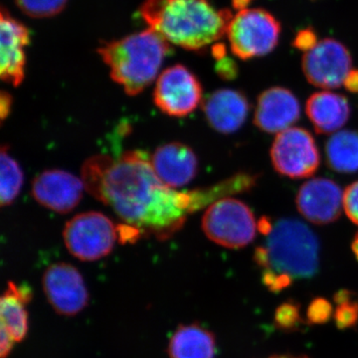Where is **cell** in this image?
I'll return each mask as SVG.
<instances>
[{
	"label": "cell",
	"instance_id": "cell-1",
	"mask_svg": "<svg viewBox=\"0 0 358 358\" xmlns=\"http://www.w3.org/2000/svg\"><path fill=\"white\" fill-rule=\"evenodd\" d=\"M85 189L117 216L159 240L169 239L185 225L193 212L214 203L208 188L179 192L159 180L150 157L128 150L117 159L107 155L90 157L82 166Z\"/></svg>",
	"mask_w": 358,
	"mask_h": 358
},
{
	"label": "cell",
	"instance_id": "cell-2",
	"mask_svg": "<svg viewBox=\"0 0 358 358\" xmlns=\"http://www.w3.org/2000/svg\"><path fill=\"white\" fill-rule=\"evenodd\" d=\"M141 17L169 44L201 50L225 36L233 14L211 0H145Z\"/></svg>",
	"mask_w": 358,
	"mask_h": 358
},
{
	"label": "cell",
	"instance_id": "cell-3",
	"mask_svg": "<svg viewBox=\"0 0 358 358\" xmlns=\"http://www.w3.org/2000/svg\"><path fill=\"white\" fill-rule=\"evenodd\" d=\"M99 54L110 68L115 83L127 95L136 96L148 88L159 74L160 66L169 52V43L152 28L108 42Z\"/></svg>",
	"mask_w": 358,
	"mask_h": 358
},
{
	"label": "cell",
	"instance_id": "cell-4",
	"mask_svg": "<svg viewBox=\"0 0 358 358\" xmlns=\"http://www.w3.org/2000/svg\"><path fill=\"white\" fill-rule=\"evenodd\" d=\"M265 247L268 257L266 270L289 275L293 280L310 278L317 272L319 239L298 219L282 218L278 221Z\"/></svg>",
	"mask_w": 358,
	"mask_h": 358
},
{
	"label": "cell",
	"instance_id": "cell-5",
	"mask_svg": "<svg viewBox=\"0 0 358 358\" xmlns=\"http://www.w3.org/2000/svg\"><path fill=\"white\" fill-rule=\"evenodd\" d=\"M281 32V23L272 13L248 7L233 15L226 36L231 52L242 60H250L274 50Z\"/></svg>",
	"mask_w": 358,
	"mask_h": 358
},
{
	"label": "cell",
	"instance_id": "cell-6",
	"mask_svg": "<svg viewBox=\"0 0 358 358\" xmlns=\"http://www.w3.org/2000/svg\"><path fill=\"white\" fill-rule=\"evenodd\" d=\"M201 226L209 240L229 249L244 248L255 239L258 231L248 205L231 197L209 205L202 217Z\"/></svg>",
	"mask_w": 358,
	"mask_h": 358
},
{
	"label": "cell",
	"instance_id": "cell-7",
	"mask_svg": "<svg viewBox=\"0 0 358 358\" xmlns=\"http://www.w3.org/2000/svg\"><path fill=\"white\" fill-rule=\"evenodd\" d=\"M119 229L101 212L78 214L66 223L63 239L75 258L94 262L109 255L114 249Z\"/></svg>",
	"mask_w": 358,
	"mask_h": 358
},
{
	"label": "cell",
	"instance_id": "cell-8",
	"mask_svg": "<svg viewBox=\"0 0 358 358\" xmlns=\"http://www.w3.org/2000/svg\"><path fill=\"white\" fill-rule=\"evenodd\" d=\"M271 160L275 171L282 176L308 178L319 169L320 150L310 131L292 127L275 136L271 148Z\"/></svg>",
	"mask_w": 358,
	"mask_h": 358
},
{
	"label": "cell",
	"instance_id": "cell-9",
	"mask_svg": "<svg viewBox=\"0 0 358 358\" xmlns=\"http://www.w3.org/2000/svg\"><path fill=\"white\" fill-rule=\"evenodd\" d=\"M301 67L306 79L313 86L339 88L352 70V54L338 40L322 39L313 49L303 53Z\"/></svg>",
	"mask_w": 358,
	"mask_h": 358
},
{
	"label": "cell",
	"instance_id": "cell-10",
	"mask_svg": "<svg viewBox=\"0 0 358 358\" xmlns=\"http://www.w3.org/2000/svg\"><path fill=\"white\" fill-rule=\"evenodd\" d=\"M201 100V84L185 66H171L157 78L154 101L164 114L185 117L196 110Z\"/></svg>",
	"mask_w": 358,
	"mask_h": 358
},
{
	"label": "cell",
	"instance_id": "cell-11",
	"mask_svg": "<svg viewBox=\"0 0 358 358\" xmlns=\"http://www.w3.org/2000/svg\"><path fill=\"white\" fill-rule=\"evenodd\" d=\"M42 285L48 303L59 315L73 317L88 305L89 293L83 277L70 264L49 266L42 278Z\"/></svg>",
	"mask_w": 358,
	"mask_h": 358
},
{
	"label": "cell",
	"instance_id": "cell-12",
	"mask_svg": "<svg viewBox=\"0 0 358 358\" xmlns=\"http://www.w3.org/2000/svg\"><path fill=\"white\" fill-rule=\"evenodd\" d=\"M296 205L301 215L310 223L327 225L341 217L343 192L331 179H310L296 193Z\"/></svg>",
	"mask_w": 358,
	"mask_h": 358
},
{
	"label": "cell",
	"instance_id": "cell-13",
	"mask_svg": "<svg viewBox=\"0 0 358 358\" xmlns=\"http://www.w3.org/2000/svg\"><path fill=\"white\" fill-rule=\"evenodd\" d=\"M81 178L62 169H47L32 183V195L42 206L65 214L76 208L83 197Z\"/></svg>",
	"mask_w": 358,
	"mask_h": 358
},
{
	"label": "cell",
	"instance_id": "cell-14",
	"mask_svg": "<svg viewBox=\"0 0 358 358\" xmlns=\"http://www.w3.org/2000/svg\"><path fill=\"white\" fill-rule=\"evenodd\" d=\"M301 106L289 89L272 87L262 92L257 100L254 124L268 134L281 133L299 121Z\"/></svg>",
	"mask_w": 358,
	"mask_h": 358
},
{
	"label": "cell",
	"instance_id": "cell-15",
	"mask_svg": "<svg viewBox=\"0 0 358 358\" xmlns=\"http://www.w3.org/2000/svg\"><path fill=\"white\" fill-rule=\"evenodd\" d=\"M1 33V60L0 77L2 81L18 86L25 76L26 45L29 43V31L24 24L1 9L0 14Z\"/></svg>",
	"mask_w": 358,
	"mask_h": 358
},
{
	"label": "cell",
	"instance_id": "cell-16",
	"mask_svg": "<svg viewBox=\"0 0 358 358\" xmlns=\"http://www.w3.org/2000/svg\"><path fill=\"white\" fill-rule=\"evenodd\" d=\"M150 164L159 180L173 189L188 185L199 171V159L192 148L178 141L157 148Z\"/></svg>",
	"mask_w": 358,
	"mask_h": 358
},
{
	"label": "cell",
	"instance_id": "cell-17",
	"mask_svg": "<svg viewBox=\"0 0 358 358\" xmlns=\"http://www.w3.org/2000/svg\"><path fill=\"white\" fill-rule=\"evenodd\" d=\"M202 110L212 129L230 134L241 129L246 122L250 103L241 91L219 89L205 99Z\"/></svg>",
	"mask_w": 358,
	"mask_h": 358
},
{
	"label": "cell",
	"instance_id": "cell-18",
	"mask_svg": "<svg viewBox=\"0 0 358 358\" xmlns=\"http://www.w3.org/2000/svg\"><path fill=\"white\" fill-rule=\"evenodd\" d=\"M348 99L334 92L313 93L306 103V113L317 134L336 133L350 117Z\"/></svg>",
	"mask_w": 358,
	"mask_h": 358
},
{
	"label": "cell",
	"instance_id": "cell-19",
	"mask_svg": "<svg viewBox=\"0 0 358 358\" xmlns=\"http://www.w3.org/2000/svg\"><path fill=\"white\" fill-rule=\"evenodd\" d=\"M167 352L169 358H214L215 336L200 324H183L169 339Z\"/></svg>",
	"mask_w": 358,
	"mask_h": 358
},
{
	"label": "cell",
	"instance_id": "cell-20",
	"mask_svg": "<svg viewBox=\"0 0 358 358\" xmlns=\"http://www.w3.org/2000/svg\"><path fill=\"white\" fill-rule=\"evenodd\" d=\"M32 300V291L24 285L9 282L0 300V320L16 343L22 341L28 333L26 305Z\"/></svg>",
	"mask_w": 358,
	"mask_h": 358
},
{
	"label": "cell",
	"instance_id": "cell-21",
	"mask_svg": "<svg viewBox=\"0 0 358 358\" xmlns=\"http://www.w3.org/2000/svg\"><path fill=\"white\" fill-rule=\"evenodd\" d=\"M327 162L333 171L341 173L358 171V131H336L327 141Z\"/></svg>",
	"mask_w": 358,
	"mask_h": 358
},
{
	"label": "cell",
	"instance_id": "cell-22",
	"mask_svg": "<svg viewBox=\"0 0 358 358\" xmlns=\"http://www.w3.org/2000/svg\"><path fill=\"white\" fill-rule=\"evenodd\" d=\"M0 205L13 204L24 183V173L17 162L8 152V147L2 145L0 152Z\"/></svg>",
	"mask_w": 358,
	"mask_h": 358
},
{
	"label": "cell",
	"instance_id": "cell-23",
	"mask_svg": "<svg viewBox=\"0 0 358 358\" xmlns=\"http://www.w3.org/2000/svg\"><path fill=\"white\" fill-rule=\"evenodd\" d=\"M21 10L33 18L56 15L64 9L67 0H15Z\"/></svg>",
	"mask_w": 358,
	"mask_h": 358
},
{
	"label": "cell",
	"instance_id": "cell-24",
	"mask_svg": "<svg viewBox=\"0 0 358 358\" xmlns=\"http://www.w3.org/2000/svg\"><path fill=\"white\" fill-rule=\"evenodd\" d=\"M301 322L300 307L294 301L282 303L275 310V326L282 331H294Z\"/></svg>",
	"mask_w": 358,
	"mask_h": 358
},
{
	"label": "cell",
	"instance_id": "cell-25",
	"mask_svg": "<svg viewBox=\"0 0 358 358\" xmlns=\"http://www.w3.org/2000/svg\"><path fill=\"white\" fill-rule=\"evenodd\" d=\"M336 327L341 329L355 327L358 322V303L355 301L338 303L334 312Z\"/></svg>",
	"mask_w": 358,
	"mask_h": 358
},
{
	"label": "cell",
	"instance_id": "cell-26",
	"mask_svg": "<svg viewBox=\"0 0 358 358\" xmlns=\"http://www.w3.org/2000/svg\"><path fill=\"white\" fill-rule=\"evenodd\" d=\"M334 310L331 303L322 298L313 300L308 306L307 319L313 324H326L331 319Z\"/></svg>",
	"mask_w": 358,
	"mask_h": 358
},
{
	"label": "cell",
	"instance_id": "cell-27",
	"mask_svg": "<svg viewBox=\"0 0 358 358\" xmlns=\"http://www.w3.org/2000/svg\"><path fill=\"white\" fill-rule=\"evenodd\" d=\"M343 209L348 219L358 225V181L345 188L343 192Z\"/></svg>",
	"mask_w": 358,
	"mask_h": 358
},
{
	"label": "cell",
	"instance_id": "cell-28",
	"mask_svg": "<svg viewBox=\"0 0 358 358\" xmlns=\"http://www.w3.org/2000/svg\"><path fill=\"white\" fill-rule=\"evenodd\" d=\"M262 279L263 284L274 293H278V292H281L282 289L288 288L293 282V279L289 275L278 274V273L273 272L271 270L263 271Z\"/></svg>",
	"mask_w": 358,
	"mask_h": 358
},
{
	"label": "cell",
	"instance_id": "cell-29",
	"mask_svg": "<svg viewBox=\"0 0 358 358\" xmlns=\"http://www.w3.org/2000/svg\"><path fill=\"white\" fill-rule=\"evenodd\" d=\"M320 40L317 38V33L313 31L312 28H306V29L301 30L298 34L296 35L294 39V48L298 50L303 51V53L310 51L315 45L317 44Z\"/></svg>",
	"mask_w": 358,
	"mask_h": 358
},
{
	"label": "cell",
	"instance_id": "cell-30",
	"mask_svg": "<svg viewBox=\"0 0 358 358\" xmlns=\"http://www.w3.org/2000/svg\"><path fill=\"white\" fill-rule=\"evenodd\" d=\"M217 61L215 70L219 76L224 80H234L235 78H237L239 69H238V66L234 60L225 56Z\"/></svg>",
	"mask_w": 358,
	"mask_h": 358
},
{
	"label": "cell",
	"instance_id": "cell-31",
	"mask_svg": "<svg viewBox=\"0 0 358 358\" xmlns=\"http://www.w3.org/2000/svg\"><path fill=\"white\" fill-rule=\"evenodd\" d=\"M0 334V358H7L10 355L16 341L4 327L1 326Z\"/></svg>",
	"mask_w": 358,
	"mask_h": 358
},
{
	"label": "cell",
	"instance_id": "cell-32",
	"mask_svg": "<svg viewBox=\"0 0 358 358\" xmlns=\"http://www.w3.org/2000/svg\"><path fill=\"white\" fill-rule=\"evenodd\" d=\"M11 106H13V98H11L10 94L2 91L0 94V119H1V122L6 121V117H8Z\"/></svg>",
	"mask_w": 358,
	"mask_h": 358
},
{
	"label": "cell",
	"instance_id": "cell-33",
	"mask_svg": "<svg viewBox=\"0 0 358 358\" xmlns=\"http://www.w3.org/2000/svg\"><path fill=\"white\" fill-rule=\"evenodd\" d=\"M345 88L353 94H358V69H352L345 78Z\"/></svg>",
	"mask_w": 358,
	"mask_h": 358
},
{
	"label": "cell",
	"instance_id": "cell-34",
	"mask_svg": "<svg viewBox=\"0 0 358 358\" xmlns=\"http://www.w3.org/2000/svg\"><path fill=\"white\" fill-rule=\"evenodd\" d=\"M273 228H274V225H273L272 221L267 216H262L257 222V229L260 231L263 235H266V236H268L271 234Z\"/></svg>",
	"mask_w": 358,
	"mask_h": 358
},
{
	"label": "cell",
	"instance_id": "cell-35",
	"mask_svg": "<svg viewBox=\"0 0 358 358\" xmlns=\"http://www.w3.org/2000/svg\"><path fill=\"white\" fill-rule=\"evenodd\" d=\"M250 2H251V0H232L233 7L237 11L248 8Z\"/></svg>",
	"mask_w": 358,
	"mask_h": 358
},
{
	"label": "cell",
	"instance_id": "cell-36",
	"mask_svg": "<svg viewBox=\"0 0 358 358\" xmlns=\"http://www.w3.org/2000/svg\"><path fill=\"white\" fill-rule=\"evenodd\" d=\"M352 251L358 261V232L355 234L352 242Z\"/></svg>",
	"mask_w": 358,
	"mask_h": 358
},
{
	"label": "cell",
	"instance_id": "cell-37",
	"mask_svg": "<svg viewBox=\"0 0 358 358\" xmlns=\"http://www.w3.org/2000/svg\"><path fill=\"white\" fill-rule=\"evenodd\" d=\"M268 358H308V357H303V355H300V357H296V355H275V357H271Z\"/></svg>",
	"mask_w": 358,
	"mask_h": 358
}]
</instances>
